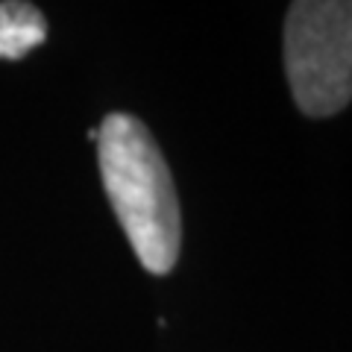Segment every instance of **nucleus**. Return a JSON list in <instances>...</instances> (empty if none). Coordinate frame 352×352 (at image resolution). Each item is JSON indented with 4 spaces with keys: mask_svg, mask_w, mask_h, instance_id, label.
Returning a JSON list of instances; mask_svg holds the SVG:
<instances>
[{
    "mask_svg": "<svg viewBox=\"0 0 352 352\" xmlns=\"http://www.w3.org/2000/svg\"><path fill=\"white\" fill-rule=\"evenodd\" d=\"M47 38V21L30 3H0V59H21Z\"/></svg>",
    "mask_w": 352,
    "mask_h": 352,
    "instance_id": "7ed1b4c3",
    "label": "nucleus"
},
{
    "mask_svg": "<svg viewBox=\"0 0 352 352\" xmlns=\"http://www.w3.org/2000/svg\"><path fill=\"white\" fill-rule=\"evenodd\" d=\"M103 188L144 270L164 276L182 244L179 200L159 144L138 118L115 112L97 129Z\"/></svg>",
    "mask_w": 352,
    "mask_h": 352,
    "instance_id": "f257e3e1",
    "label": "nucleus"
},
{
    "mask_svg": "<svg viewBox=\"0 0 352 352\" xmlns=\"http://www.w3.org/2000/svg\"><path fill=\"white\" fill-rule=\"evenodd\" d=\"M285 71L308 118H329L352 100V0H302L288 9Z\"/></svg>",
    "mask_w": 352,
    "mask_h": 352,
    "instance_id": "f03ea898",
    "label": "nucleus"
}]
</instances>
